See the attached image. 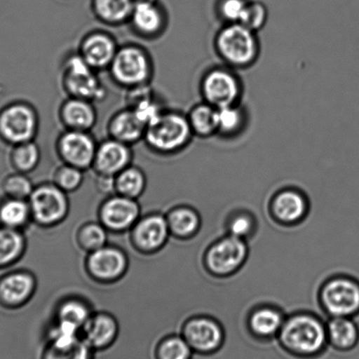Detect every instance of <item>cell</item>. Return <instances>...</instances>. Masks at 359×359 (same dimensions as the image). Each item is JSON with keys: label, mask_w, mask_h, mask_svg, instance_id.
<instances>
[{"label": "cell", "mask_w": 359, "mask_h": 359, "mask_svg": "<svg viewBox=\"0 0 359 359\" xmlns=\"http://www.w3.org/2000/svg\"><path fill=\"white\" fill-rule=\"evenodd\" d=\"M107 71L114 83L130 90L151 85L154 76V64L144 47L128 43L118 47Z\"/></svg>", "instance_id": "277c9868"}, {"label": "cell", "mask_w": 359, "mask_h": 359, "mask_svg": "<svg viewBox=\"0 0 359 359\" xmlns=\"http://www.w3.org/2000/svg\"><path fill=\"white\" fill-rule=\"evenodd\" d=\"M36 281L27 271H15L0 277V306L6 309L20 308L33 296Z\"/></svg>", "instance_id": "ffe728a7"}, {"label": "cell", "mask_w": 359, "mask_h": 359, "mask_svg": "<svg viewBox=\"0 0 359 359\" xmlns=\"http://www.w3.org/2000/svg\"><path fill=\"white\" fill-rule=\"evenodd\" d=\"M147 180L139 167L130 165L114 177V190L121 196L135 198L140 197L146 187Z\"/></svg>", "instance_id": "d6a6232c"}, {"label": "cell", "mask_w": 359, "mask_h": 359, "mask_svg": "<svg viewBox=\"0 0 359 359\" xmlns=\"http://www.w3.org/2000/svg\"><path fill=\"white\" fill-rule=\"evenodd\" d=\"M268 20V9L264 3L257 0H250L240 24L254 32L264 29Z\"/></svg>", "instance_id": "ab89813d"}, {"label": "cell", "mask_w": 359, "mask_h": 359, "mask_svg": "<svg viewBox=\"0 0 359 359\" xmlns=\"http://www.w3.org/2000/svg\"><path fill=\"white\" fill-rule=\"evenodd\" d=\"M58 118L65 130L90 132L97 123V113L93 101L67 97L58 108Z\"/></svg>", "instance_id": "ac0fdd59"}, {"label": "cell", "mask_w": 359, "mask_h": 359, "mask_svg": "<svg viewBox=\"0 0 359 359\" xmlns=\"http://www.w3.org/2000/svg\"><path fill=\"white\" fill-rule=\"evenodd\" d=\"M200 89L204 102L218 109L240 104L243 93L241 79L226 65L208 69L202 76Z\"/></svg>", "instance_id": "ba28073f"}, {"label": "cell", "mask_w": 359, "mask_h": 359, "mask_svg": "<svg viewBox=\"0 0 359 359\" xmlns=\"http://www.w3.org/2000/svg\"><path fill=\"white\" fill-rule=\"evenodd\" d=\"M195 354L181 334L163 338L156 345L155 359H193Z\"/></svg>", "instance_id": "e575fe53"}, {"label": "cell", "mask_w": 359, "mask_h": 359, "mask_svg": "<svg viewBox=\"0 0 359 359\" xmlns=\"http://www.w3.org/2000/svg\"><path fill=\"white\" fill-rule=\"evenodd\" d=\"M31 218L29 201L8 197L0 201V226L20 230Z\"/></svg>", "instance_id": "1f68e13d"}, {"label": "cell", "mask_w": 359, "mask_h": 359, "mask_svg": "<svg viewBox=\"0 0 359 359\" xmlns=\"http://www.w3.org/2000/svg\"><path fill=\"white\" fill-rule=\"evenodd\" d=\"M97 146L90 132L65 130L55 141V151L62 163L86 170L93 167Z\"/></svg>", "instance_id": "7c38bea8"}, {"label": "cell", "mask_w": 359, "mask_h": 359, "mask_svg": "<svg viewBox=\"0 0 359 359\" xmlns=\"http://www.w3.org/2000/svg\"><path fill=\"white\" fill-rule=\"evenodd\" d=\"M159 0H134L135 5L145 4V3H156Z\"/></svg>", "instance_id": "b9f144b4"}, {"label": "cell", "mask_w": 359, "mask_h": 359, "mask_svg": "<svg viewBox=\"0 0 359 359\" xmlns=\"http://www.w3.org/2000/svg\"><path fill=\"white\" fill-rule=\"evenodd\" d=\"M90 316L88 306L79 299H72L59 306L55 320L72 324L82 331Z\"/></svg>", "instance_id": "d590c367"}, {"label": "cell", "mask_w": 359, "mask_h": 359, "mask_svg": "<svg viewBox=\"0 0 359 359\" xmlns=\"http://www.w3.org/2000/svg\"><path fill=\"white\" fill-rule=\"evenodd\" d=\"M95 351L82 337L66 341H48L41 359H95Z\"/></svg>", "instance_id": "f1b7e54d"}, {"label": "cell", "mask_w": 359, "mask_h": 359, "mask_svg": "<svg viewBox=\"0 0 359 359\" xmlns=\"http://www.w3.org/2000/svg\"><path fill=\"white\" fill-rule=\"evenodd\" d=\"M306 188L289 187L278 190L270 203L273 217L285 225L297 224L304 219L309 209Z\"/></svg>", "instance_id": "5bb4252c"}, {"label": "cell", "mask_w": 359, "mask_h": 359, "mask_svg": "<svg viewBox=\"0 0 359 359\" xmlns=\"http://www.w3.org/2000/svg\"><path fill=\"white\" fill-rule=\"evenodd\" d=\"M170 232L177 239L194 236L201 226V216L197 209L189 205H180L167 215Z\"/></svg>", "instance_id": "4316f807"}, {"label": "cell", "mask_w": 359, "mask_h": 359, "mask_svg": "<svg viewBox=\"0 0 359 359\" xmlns=\"http://www.w3.org/2000/svg\"><path fill=\"white\" fill-rule=\"evenodd\" d=\"M319 299L324 312L330 317L359 316V278L337 275L320 287Z\"/></svg>", "instance_id": "5b68a950"}, {"label": "cell", "mask_w": 359, "mask_h": 359, "mask_svg": "<svg viewBox=\"0 0 359 359\" xmlns=\"http://www.w3.org/2000/svg\"><path fill=\"white\" fill-rule=\"evenodd\" d=\"M181 336L190 345L194 354L211 357L221 348L225 341V331L217 320L207 316L191 317L184 323Z\"/></svg>", "instance_id": "30bf717a"}, {"label": "cell", "mask_w": 359, "mask_h": 359, "mask_svg": "<svg viewBox=\"0 0 359 359\" xmlns=\"http://www.w3.org/2000/svg\"><path fill=\"white\" fill-rule=\"evenodd\" d=\"M2 189L6 197L27 201L32 194L34 188L26 174L16 172L6 177L2 183Z\"/></svg>", "instance_id": "74e56055"}, {"label": "cell", "mask_w": 359, "mask_h": 359, "mask_svg": "<svg viewBox=\"0 0 359 359\" xmlns=\"http://www.w3.org/2000/svg\"><path fill=\"white\" fill-rule=\"evenodd\" d=\"M97 72L86 64L76 52L69 55L62 64L61 83L68 97L90 101L102 100L104 88Z\"/></svg>", "instance_id": "52a82bcc"}, {"label": "cell", "mask_w": 359, "mask_h": 359, "mask_svg": "<svg viewBox=\"0 0 359 359\" xmlns=\"http://www.w3.org/2000/svg\"><path fill=\"white\" fill-rule=\"evenodd\" d=\"M287 316L273 305H263L252 310L248 319L250 332L260 340H271L278 337Z\"/></svg>", "instance_id": "cb8c5ba5"}, {"label": "cell", "mask_w": 359, "mask_h": 359, "mask_svg": "<svg viewBox=\"0 0 359 359\" xmlns=\"http://www.w3.org/2000/svg\"><path fill=\"white\" fill-rule=\"evenodd\" d=\"M194 137L209 138L217 135L218 108L202 101L187 114Z\"/></svg>", "instance_id": "83f0119b"}, {"label": "cell", "mask_w": 359, "mask_h": 359, "mask_svg": "<svg viewBox=\"0 0 359 359\" xmlns=\"http://www.w3.org/2000/svg\"><path fill=\"white\" fill-rule=\"evenodd\" d=\"M135 8L134 0H90V8L96 19L108 27L128 23Z\"/></svg>", "instance_id": "484cf974"}, {"label": "cell", "mask_w": 359, "mask_h": 359, "mask_svg": "<svg viewBox=\"0 0 359 359\" xmlns=\"http://www.w3.org/2000/svg\"><path fill=\"white\" fill-rule=\"evenodd\" d=\"M250 0H217L216 13L225 24L239 23Z\"/></svg>", "instance_id": "60d3db41"}, {"label": "cell", "mask_w": 359, "mask_h": 359, "mask_svg": "<svg viewBox=\"0 0 359 359\" xmlns=\"http://www.w3.org/2000/svg\"><path fill=\"white\" fill-rule=\"evenodd\" d=\"M215 48L224 65L235 71L250 68L260 55L257 33L240 23L225 24L215 36Z\"/></svg>", "instance_id": "3957f363"}, {"label": "cell", "mask_w": 359, "mask_h": 359, "mask_svg": "<svg viewBox=\"0 0 359 359\" xmlns=\"http://www.w3.org/2000/svg\"><path fill=\"white\" fill-rule=\"evenodd\" d=\"M39 128V114L26 101H16L0 111V138L6 144L36 141Z\"/></svg>", "instance_id": "8992f818"}, {"label": "cell", "mask_w": 359, "mask_h": 359, "mask_svg": "<svg viewBox=\"0 0 359 359\" xmlns=\"http://www.w3.org/2000/svg\"><path fill=\"white\" fill-rule=\"evenodd\" d=\"M41 152L36 141L23 142L13 146L10 161L17 172L27 174L39 165Z\"/></svg>", "instance_id": "836d02e7"}, {"label": "cell", "mask_w": 359, "mask_h": 359, "mask_svg": "<svg viewBox=\"0 0 359 359\" xmlns=\"http://www.w3.org/2000/svg\"><path fill=\"white\" fill-rule=\"evenodd\" d=\"M326 320L310 312H297L285 318L278 334L282 348L296 359L323 357L329 348Z\"/></svg>", "instance_id": "6da1fadb"}, {"label": "cell", "mask_w": 359, "mask_h": 359, "mask_svg": "<svg viewBox=\"0 0 359 359\" xmlns=\"http://www.w3.org/2000/svg\"><path fill=\"white\" fill-rule=\"evenodd\" d=\"M83 181V170L66 163L59 166L54 174V184L65 193L79 189Z\"/></svg>", "instance_id": "f35d334b"}, {"label": "cell", "mask_w": 359, "mask_h": 359, "mask_svg": "<svg viewBox=\"0 0 359 359\" xmlns=\"http://www.w3.org/2000/svg\"><path fill=\"white\" fill-rule=\"evenodd\" d=\"M87 268L100 281L116 280L126 273L128 259L121 250L106 245L90 253Z\"/></svg>", "instance_id": "44dd1931"}, {"label": "cell", "mask_w": 359, "mask_h": 359, "mask_svg": "<svg viewBox=\"0 0 359 359\" xmlns=\"http://www.w3.org/2000/svg\"><path fill=\"white\" fill-rule=\"evenodd\" d=\"M249 246L245 240L226 235L208 247L205 254V264L217 277L230 276L246 262Z\"/></svg>", "instance_id": "9c48e42d"}, {"label": "cell", "mask_w": 359, "mask_h": 359, "mask_svg": "<svg viewBox=\"0 0 359 359\" xmlns=\"http://www.w3.org/2000/svg\"><path fill=\"white\" fill-rule=\"evenodd\" d=\"M118 47L113 34L104 30H93L83 36L78 53L90 68L99 72L109 69Z\"/></svg>", "instance_id": "4fadbf2b"}, {"label": "cell", "mask_w": 359, "mask_h": 359, "mask_svg": "<svg viewBox=\"0 0 359 359\" xmlns=\"http://www.w3.org/2000/svg\"><path fill=\"white\" fill-rule=\"evenodd\" d=\"M170 235L165 216L151 215L140 219L135 225V245L144 252H153L166 245Z\"/></svg>", "instance_id": "7402d4cb"}, {"label": "cell", "mask_w": 359, "mask_h": 359, "mask_svg": "<svg viewBox=\"0 0 359 359\" xmlns=\"http://www.w3.org/2000/svg\"><path fill=\"white\" fill-rule=\"evenodd\" d=\"M32 218L41 226H53L67 215L69 204L65 191L55 184L34 188L29 198Z\"/></svg>", "instance_id": "8fae6325"}, {"label": "cell", "mask_w": 359, "mask_h": 359, "mask_svg": "<svg viewBox=\"0 0 359 359\" xmlns=\"http://www.w3.org/2000/svg\"><path fill=\"white\" fill-rule=\"evenodd\" d=\"M327 341L341 352H351L359 345V323L357 317H330L326 323Z\"/></svg>", "instance_id": "d4e9b609"}, {"label": "cell", "mask_w": 359, "mask_h": 359, "mask_svg": "<svg viewBox=\"0 0 359 359\" xmlns=\"http://www.w3.org/2000/svg\"><path fill=\"white\" fill-rule=\"evenodd\" d=\"M194 137L187 115L165 108L148 123L144 142L156 154L170 156L183 151Z\"/></svg>", "instance_id": "7a4b0ae2"}, {"label": "cell", "mask_w": 359, "mask_h": 359, "mask_svg": "<svg viewBox=\"0 0 359 359\" xmlns=\"http://www.w3.org/2000/svg\"><path fill=\"white\" fill-rule=\"evenodd\" d=\"M132 146L108 137L97 142L92 168L100 177H114L131 165Z\"/></svg>", "instance_id": "9a60e30c"}, {"label": "cell", "mask_w": 359, "mask_h": 359, "mask_svg": "<svg viewBox=\"0 0 359 359\" xmlns=\"http://www.w3.org/2000/svg\"><path fill=\"white\" fill-rule=\"evenodd\" d=\"M79 245L87 252H93L106 246L107 241V229L99 223H87L80 229L78 235Z\"/></svg>", "instance_id": "8d00e7d4"}, {"label": "cell", "mask_w": 359, "mask_h": 359, "mask_svg": "<svg viewBox=\"0 0 359 359\" xmlns=\"http://www.w3.org/2000/svg\"><path fill=\"white\" fill-rule=\"evenodd\" d=\"M140 207L134 198L118 195L104 202L100 209V219L104 228L124 231L137 224Z\"/></svg>", "instance_id": "d6986e66"}, {"label": "cell", "mask_w": 359, "mask_h": 359, "mask_svg": "<svg viewBox=\"0 0 359 359\" xmlns=\"http://www.w3.org/2000/svg\"><path fill=\"white\" fill-rule=\"evenodd\" d=\"M25 237L20 230L0 226V270L15 264L25 252Z\"/></svg>", "instance_id": "f546056e"}, {"label": "cell", "mask_w": 359, "mask_h": 359, "mask_svg": "<svg viewBox=\"0 0 359 359\" xmlns=\"http://www.w3.org/2000/svg\"><path fill=\"white\" fill-rule=\"evenodd\" d=\"M128 24L137 36L154 40L165 33L168 26V15L160 1L137 4Z\"/></svg>", "instance_id": "2e32d148"}, {"label": "cell", "mask_w": 359, "mask_h": 359, "mask_svg": "<svg viewBox=\"0 0 359 359\" xmlns=\"http://www.w3.org/2000/svg\"><path fill=\"white\" fill-rule=\"evenodd\" d=\"M247 120L246 111L241 104L219 108L217 135L225 139L238 137L245 130Z\"/></svg>", "instance_id": "4dcf8cb0"}, {"label": "cell", "mask_w": 359, "mask_h": 359, "mask_svg": "<svg viewBox=\"0 0 359 359\" xmlns=\"http://www.w3.org/2000/svg\"><path fill=\"white\" fill-rule=\"evenodd\" d=\"M147 123L132 108L115 111L108 121V137L133 146L144 141Z\"/></svg>", "instance_id": "e0dca14e"}, {"label": "cell", "mask_w": 359, "mask_h": 359, "mask_svg": "<svg viewBox=\"0 0 359 359\" xmlns=\"http://www.w3.org/2000/svg\"><path fill=\"white\" fill-rule=\"evenodd\" d=\"M118 334L117 320L104 313L90 316L81 331L83 340L94 351L107 350L115 343Z\"/></svg>", "instance_id": "603a6c76"}]
</instances>
